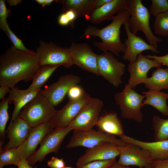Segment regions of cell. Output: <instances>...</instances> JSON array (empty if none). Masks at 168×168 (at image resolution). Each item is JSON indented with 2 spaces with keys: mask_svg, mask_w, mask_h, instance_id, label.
<instances>
[{
  "mask_svg": "<svg viewBox=\"0 0 168 168\" xmlns=\"http://www.w3.org/2000/svg\"><path fill=\"white\" fill-rule=\"evenodd\" d=\"M47 166L50 168H64L65 163L63 158L53 156L47 161Z\"/></svg>",
  "mask_w": 168,
  "mask_h": 168,
  "instance_id": "38",
  "label": "cell"
},
{
  "mask_svg": "<svg viewBox=\"0 0 168 168\" xmlns=\"http://www.w3.org/2000/svg\"><path fill=\"white\" fill-rule=\"evenodd\" d=\"M149 10L150 15L156 17L160 14L168 10V1L152 0L151 4Z\"/></svg>",
  "mask_w": 168,
  "mask_h": 168,
  "instance_id": "33",
  "label": "cell"
},
{
  "mask_svg": "<svg viewBox=\"0 0 168 168\" xmlns=\"http://www.w3.org/2000/svg\"><path fill=\"white\" fill-rule=\"evenodd\" d=\"M92 97L86 92L80 98L69 99L60 110H57L51 121L55 128L68 126Z\"/></svg>",
  "mask_w": 168,
  "mask_h": 168,
  "instance_id": "14",
  "label": "cell"
},
{
  "mask_svg": "<svg viewBox=\"0 0 168 168\" xmlns=\"http://www.w3.org/2000/svg\"><path fill=\"white\" fill-rule=\"evenodd\" d=\"M125 64L119 61L110 52H104L98 55V68L100 75L115 87L122 83V77Z\"/></svg>",
  "mask_w": 168,
  "mask_h": 168,
  "instance_id": "9",
  "label": "cell"
},
{
  "mask_svg": "<svg viewBox=\"0 0 168 168\" xmlns=\"http://www.w3.org/2000/svg\"><path fill=\"white\" fill-rule=\"evenodd\" d=\"M144 84L145 87L149 90L168 89V68H157Z\"/></svg>",
  "mask_w": 168,
  "mask_h": 168,
  "instance_id": "26",
  "label": "cell"
},
{
  "mask_svg": "<svg viewBox=\"0 0 168 168\" xmlns=\"http://www.w3.org/2000/svg\"><path fill=\"white\" fill-rule=\"evenodd\" d=\"M154 141L168 139V119L154 115L152 118Z\"/></svg>",
  "mask_w": 168,
  "mask_h": 168,
  "instance_id": "28",
  "label": "cell"
},
{
  "mask_svg": "<svg viewBox=\"0 0 168 168\" xmlns=\"http://www.w3.org/2000/svg\"><path fill=\"white\" fill-rule=\"evenodd\" d=\"M85 92L81 87L76 85L70 88L67 94L69 99L75 100L81 97Z\"/></svg>",
  "mask_w": 168,
  "mask_h": 168,
  "instance_id": "37",
  "label": "cell"
},
{
  "mask_svg": "<svg viewBox=\"0 0 168 168\" xmlns=\"http://www.w3.org/2000/svg\"><path fill=\"white\" fill-rule=\"evenodd\" d=\"M118 146L104 142L86 150L84 154L78 159L76 166L96 161L109 160L116 158L119 155Z\"/></svg>",
  "mask_w": 168,
  "mask_h": 168,
  "instance_id": "19",
  "label": "cell"
},
{
  "mask_svg": "<svg viewBox=\"0 0 168 168\" xmlns=\"http://www.w3.org/2000/svg\"><path fill=\"white\" fill-rule=\"evenodd\" d=\"M112 0H95V9L99 8L108 2Z\"/></svg>",
  "mask_w": 168,
  "mask_h": 168,
  "instance_id": "42",
  "label": "cell"
},
{
  "mask_svg": "<svg viewBox=\"0 0 168 168\" xmlns=\"http://www.w3.org/2000/svg\"><path fill=\"white\" fill-rule=\"evenodd\" d=\"M167 99H168V93L167 94Z\"/></svg>",
  "mask_w": 168,
  "mask_h": 168,
  "instance_id": "49",
  "label": "cell"
},
{
  "mask_svg": "<svg viewBox=\"0 0 168 168\" xmlns=\"http://www.w3.org/2000/svg\"><path fill=\"white\" fill-rule=\"evenodd\" d=\"M18 168H37L36 167H33L30 165L26 160L25 159H22L19 164L17 166Z\"/></svg>",
  "mask_w": 168,
  "mask_h": 168,
  "instance_id": "43",
  "label": "cell"
},
{
  "mask_svg": "<svg viewBox=\"0 0 168 168\" xmlns=\"http://www.w3.org/2000/svg\"><path fill=\"white\" fill-rule=\"evenodd\" d=\"M104 142H108L118 146H124L126 143L115 136L100 130L92 128L86 131L74 130L73 134L66 146L67 148L83 147L90 148Z\"/></svg>",
  "mask_w": 168,
  "mask_h": 168,
  "instance_id": "7",
  "label": "cell"
},
{
  "mask_svg": "<svg viewBox=\"0 0 168 168\" xmlns=\"http://www.w3.org/2000/svg\"><path fill=\"white\" fill-rule=\"evenodd\" d=\"M118 148L120 152L118 162L123 166H135L144 168L153 160L148 151L136 145L126 143L124 146H118Z\"/></svg>",
  "mask_w": 168,
  "mask_h": 168,
  "instance_id": "13",
  "label": "cell"
},
{
  "mask_svg": "<svg viewBox=\"0 0 168 168\" xmlns=\"http://www.w3.org/2000/svg\"><path fill=\"white\" fill-rule=\"evenodd\" d=\"M4 31L13 44V46L16 49L23 51L29 50L26 47L22 41L18 38L11 30L8 24L7 25Z\"/></svg>",
  "mask_w": 168,
  "mask_h": 168,
  "instance_id": "35",
  "label": "cell"
},
{
  "mask_svg": "<svg viewBox=\"0 0 168 168\" xmlns=\"http://www.w3.org/2000/svg\"><path fill=\"white\" fill-rule=\"evenodd\" d=\"M57 111L54 106L39 91L21 109L18 116L33 128L51 121Z\"/></svg>",
  "mask_w": 168,
  "mask_h": 168,
  "instance_id": "4",
  "label": "cell"
},
{
  "mask_svg": "<svg viewBox=\"0 0 168 168\" xmlns=\"http://www.w3.org/2000/svg\"><path fill=\"white\" fill-rule=\"evenodd\" d=\"M72 129L69 126L54 128L41 141L39 149L26 160L28 164L33 166L37 162H41L48 154L57 153L67 134Z\"/></svg>",
  "mask_w": 168,
  "mask_h": 168,
  "instance_id": "8",
  "label": "cell"
},
{
  "mask_svg": "<svg viewBox=\"0 0 168 168\" xmlns=\"http://www.w3.org/2000/svg\"><path fill=\"white\" fill-rule=\"evenodd\" d=\"M109 168H132L128 166H123L119 163L118 162L115 161L110 167ZM138 168H142L138 167Z\"/></svg>",
  "mask_w": 168,
  "mask_h": 168,
  "instance_id": "44",
  "label": "cell"
},
{
  "mask_svg": "<svg viewBox=\"0 0 168 168\" xmlns=\"http://www.w3.org/2000/svg\"><path fill=\"white\" fill-rule=\"evenodd\" d=\"M56 1L62 5V12L69 9L74 11L77 17L89 16L95 9V0H59Z\"/></svg>",
  "mask_w": 168,
  "mask_h": 168,
  "instance_id": "24",
  "label": "cell"
},
{
  "mask_svg": "<svg viewBox=\"0 0 168 168\" xmlns=\"http://www.w3.org/2000/svg\"><path fill=\"white\" fill-rule=\"evenodd\" d=\"M103 102L97 98H92L68 126L72 130L86 131L96 126Z\"/></svg>",
  "mask_w": 168,
  "mask_h": 168,
  "instance_id": "10",
  "label": "cell"
},
{
  "mask_svg": "<svg viewBox=\"0 0 168 168\" xmlns=\"http://www.w3.org/2000/svg\"><path fill=\"white\" fill-rule=\"evenodd\" d=\"M96 126L99 130L110 135L119 137L124 134L122 125L115 113H109L99 117Z\"/></svg>",
  "mask_w": 168,
  "mask_h": 168,
  "instance_id": "23",
  "label": "cell"
},
{
  "mask_svg": "<svg viewBox=\"0 0 168 168\" xmlns=\"http://www.w3.org/2000/svg\"><path fill=\"white\" fill-rule=\"evenodd\" d=\"M119 137L126 143L133 144L147 150L152 155L153 160L168 159V139L147 142L138 140L125 134Z\"/></svg>",
  "mask_w": 168,
  "mask_h": 168,
  "instance_id": "20",
  "label": "cell"
},
{
  "mask_svg": "<svg viewBox=\"0 0 168 168\" xmlns=\"http://www.w3.org/2000/svg\"><path fill=\"white\" fill-rule=\"evenodd\" d=\"M153 28L155 34L164 36H168V10L155 17Z\"/></svg>",
  "mask_w": 168,
  "mask_h": 168,
  "instance_id": "31",
  "label": "cell"
},
{
  "mask_svg": "<svg viewBox=\"0 0 168 168\" xmlns=\"http://www.w3.org/2000/svg\"><path fill=\"white\" fill-rule=\"evenodd\" d=\"M73 64L82 69L100 76L98 68V55L90 45L83 43H72L69 47Z\"/></svg>",
  "mask_w": 168,
  "mask_h": 168,
  "instance_id": "11",
  "label": "cell"
},
{
  "mask_svg": "<svg viewBox=\"0 0 168 168\" xmlns=\"http://www.w3.org/2000/svg\"><path fill=\"white\" fill-rule=\"evenodd\" d=\"M55 126L51 121L42 124L33 128L27 138L17 148L21 159L27 160L36 151V149L44 137Z\"/></svg>",
  "mask_w": 168,
  "mask_h": 168,
  "instance_id": "17",
  "label": "cell"
},
{
  "mask_svg": "<svg viewBox=\"0 0 168 168\" xmlns=\"http://www.w3.org/2000/svg\"><path fill=\"white\" fill-rule=\"evenodd\" d=\"M0 87V99L2 100L5 98L6 94L9 93L11 88L7 85H2Z\"/></svg>",
  "mask_w": 168,
  "mask_h": 168,
  "instance_id": "41",
  "label": "cell"
},
{
  "mask_svg": "<svg viewBox=\"0 0 168 168\" xmlns=\"http://www.w3.org/2000/svg\"><path fill=\"white\" fill-rule=\"evenodd\" d=\"M59 66L50 65L41 66L29 87L35 90L41 89V87Z\"/></svg>",
  "mask_w": 168,
  "mask_h": 168,
  "instance_id": "27",
  "label": "cell"
},
{
  "mask_svg": "<svg viewBox=\"0 0 168 168\" xmlns=\"http://www.w3.org/2000/svg\"><path fill=\"white\" fill-rule=\"evenodd\" d=\"M32 128L25 120L17 116L11 121L6 130L9 141L0 150L17 148L26 140Z\"/></svg>",
  "mask_w": 168,
  "mask_h": 168,
  "instance_id": "18",
  "label": "cell"
},
{
  "mask_svg": "<svg viewBox=\"0 0 168 168\" xmlns=\"http://www.w3.org/2000/svg\"><path fill=\"white\" fill-rule=\"evenodd\" d=\"M40 90L33 89L29 87L21 90L15 87L11 88L8 97L9 102L14 105L11 121L18 116L21 109L38 94Z\"/></svg>",
  "mask_w": 168,
  "mask_h": 168,
  "instance_id": "22",
  "label": "cell"
},
{
  "mask_svg": "<svg viewBox=\"0 0 168 168\" xmlns=\"http://www.w3.org/2000/svg\"><path fill=\"white\" fill-rule=\"evenodd\" d=\"M116 161V158L102 161H96L76 166V168H109Z\"/></svg>",
  "mask_w": 168,
  "mask_h": 168,
  "instance_id": "34",
  "label": "cell"
},
{
  "mask_svg": "<svg viewBox=\"0 0 168 168\" xmlns=\"http://www.w3.org/2000/svg\"><path fill=\"white\" fill-rule=\"evenodd\" d=\"M128 20L124 24L127 38L124 43L126 49L122 58L129 63L132 62L136 60L138 54L144 51L148 50L153 53H159L157 48L148 44L142 38L131 32Z\"/></svg>",
  "mask_w": 168,
  "mask_h": 168,
  "instance_id": "16",
  "label": "cell"
},
{
  "mask_svg": "<svg viewBox=\"0 0 168 168\" xmlns=\"http://www.w3.org/2000/svg\"><path fill=\"white\" fill-rule=\"evenodd\" d=\"M36 52L39 56L40 66L62 65L69 68L73 65L69 48L63 47L52 41H39Z\"/></svg>",
  "mask_w": 168,
  "mask_h": 168,
  "instance_id": "6",
  "label": "cell"
},
{
  "mask_svg": "<svg viewBox=\"0 0 168 168\" xmlns=\"http://www.w3.org/2000/svg\"><path fill=\"white\" fill-rule=\"evenodd\" d=\"M163 65L155 59L146 57L141 53L138 55L136 60L130 62L127 69L130 74L128 84L132 88L141 83H144L148 77L147 73L152 68H159Z\"/></svg>",
  "mask_w": 168,
  "mask_h": 168,
  "instance_id": "15",
  "label": "cell"
},
{
  "mask_svg": "<svg viewBox=\"0 0 168 168\" xmlns=\"http://www.w3.org/2000/svg\"><path fill=\"white\" fill-rule=\"evenodd\" d=\"M145 56L150 59H155L163 65H166L168 68V54L162 56L147 55Z\"/></svg>",
  "mask_w": 168,
  "mask_h": 168,
  "instance_id": "40",
  "label": "cell"
},
{
  "mask_svg": "<svg viewBox=\"0 0 168 168\" xmlns=\"http://www.w3.org/2000/svg\"><path fill=\"white\" fill-rule=\"evenodd\" d=\"M77 18L76 13L74 11L69 9L59 15L58 22V24L61 26L70 25L72 28L74 26L75 21Z\"/></svg>",
  "mask_w": 168,
  "mask_h": 168,
  "instance_id": "32",
  "label": "cell"
},
{
  "mask_svg": "<svg viewBox=\"0 0 168 168\" xmlns=\"http://www.w3.org/2000/svg\"><path fill=\"white\" fill-rule=\"evenodd\" d=\"M40 67L36 52L11 46L0 57V86L13 88L21 81H32Z\"/></svg>",
  "mask_w": 168,
  "mask_h": 168,
  "instance_id": "1",
  "label": "cell"
},
{
  "mask_svg": "<svg viewBox=\"0 0 168 168\" xmlns=\"http://www.w3.org/2000/svg\"><path fill=\"white\" fill-rule=\"evenodd\" d=\"M35 1L39 4L41 5L43 7H45L44 0H36Z\"/></svg>",
  "mask_w": 168,
  "mask_h": 168,
  "instance_id": "45",
  "label": "cell"
},
{
  "mask_svg": "<svg viewBox=\"0 0 168 168\" xmlns=\"http://www.w3.org/2000/svg\"><path fill=\"white\" fill-rule=\"evenodd\" d=\"M144 168H168V159L153 160L150 165Z\"/></svg>",
  "mask_w": 168,
  "mask_h": 168,
  "instance_id": "39",
  "label": "cell"
},
{
  "mask_svg": "<svg viewBox=\"0 0 168 168\" xmlns=\"http://www.w3.org/2000/svg\"><path fill=\"white\" fill-rule=\"evenodd\" d=\"M128 0H112L99 8L95 9L86 17L91 22L99 24L108 20L115 13L127 9Z\"/></svg>",
  "mask_w": 168,
  "mask_h": 168,
  "instance_id": "21",
  "label": "cell"
},
{
  "mask_svg": "<svg viewBox=\"0 0 168 168\" xmlns=\"http://www.w3.org/2000/svg\"><path fill=\"white\" fill-rule=\"evenodd\" d=\"M127 9H125L110 17L109 20H112L109 25L99 29L92 25H89L84 29L80 38L84 37H97L101 41H93V45L104 52L109 51L117 56H119L121 52L124 53L126 47L121 41L120 29L123 25L130 16Z\"/></svg>",
  "mask_w": 168,
  "mask_h": 168,
  "instance_id": "2",
  "label": "cell"
},
{
  "mask_svg": "<svg viewBox=\"0 0 168 168\" xmlns=\"http://www.w3.org/2000/svg\"><path fill=\"white\" fill-rule=\"evenodd\" d=\"M21 159L17 148L0 150V168H3L5 165L12 164L17 167Z\"/></svg>",
  "mask_w": 168,
  "mask_h": 168,
  "instance_id": "30",
  "label": "cell"
},
{
  "mask_svg": "<svg viewBox=\"0 0 168 168\" xmlns=\"http://www.w3.org/2000/svg\"><path fill=\"white\" fill-rule=\"evenodd\" d=\"M127 9L130 15L128 20L131 32L136 35L138 31L143 32L149 44L157 48L162 39L155 36L150 24V13L141 0H128Z\"/></svg>",
  "mask_w": 168,
  "mask_h": 168,
  "instance_id": "3",
  "label": "cell"
},
{
  "mask_svg": "<svg viewBox=\"0 0 168 168\" xmlns=\"http://www.w3.org/2000/svg\"><path fill=\"white\" fill-rule=\"evenodd\" d=\"M81 82L78 76L73 74L62 75L55 82L41 89L40 93L45 97L54 107L63 100L72 86Z\"/></svg>",
  "mask_w": 168,
  "mask_h": 168,
  "instance_id": "12",
  "label": "cell"
},
{
  "mask_svg": "<svg viewBox=\"0 0 168 168\" xmlns=\"http://www.w3.org/2000/svg\"><path fill=\"white\" fill-rule=\"evenodd\" d=\"M9 101L8 97L2 100L0 103V146L2 147L6 139V127L9 119L8 112Z\"/></svg>",
  "mask_w": 168,
  "mask_h": 168,
  "instance_id": "29",
  "label": "cell"
},
{
  "mask_svg": "<svg viewBox=\"0 0 168 168\" xmlns=\"http://www.w3.org/2000/svg\"><path fill=\"white\" fill-rule=\"evenodd\" d=\"M146 99L143 102V106L145 105H150L163 115L168 116V105L166 103L167 94L160 91L149 90L142 92Z\"/></svg>",
  "mask_w": 168,
  "mask_h": 168,
  "instance_id": "25",
  "label": "cell"
},
{
  "mask_svg": "<svg viewBox=\"0 0 168 168\" xmlns=\"http://www.w3.org/2000/svg\"><path fill=\"white\" fill-rule=\"evenodd\" d=\"M10 13V10L8 9L6 5L5 1L0 0V29L4 31L8 24L7 19Z\"/></svg>",
  "mask_w": 168,
  "mask_h": 168,
  "instance_id": "36",
  "label": "cell"
},
{
  "mask_svg": "<svg viewBox=\"0 0 168 168\" xmlns=\"http://www.w3.org/2000/svg\"><path fill=\"white\" fill-rule=\"evenodd\" d=\"M64 168H73L72 167L68 166H65Z\"/></svg>",
  "mask_w": 168,
  "mask_h": 168,
  "instance_id": "47",
  "label": "cell"
},
{
  "mask_svg": "<svg viewBox=\"0 0 168 168\" xmlns=\"http://www.w3.org/2000/svg\"><path fill=\"white\" fill-rule=\"evenodd\" d=\"M145 98V95L138 93L128 84L125 85L122 91L114 96L116 103L119 106L121 117L138 123L143 120L141 109Z\"/></svg>",
  "mask_w": 168,
  "mask_h": 168,
  "instance_id": "5",
  "label": "cell"
},
{
  "mask_svg": "<svg viewBox=\"0 0 168 168\" xmlns=\"http://www.w3.org/2000/svg\"><path fill=\"white\" fill-rule=\"evenodd\" d=\"M15 168L14 167H10V168Z\"/></svg>",
  "mask_w": 168,
  "mask_h": 168,
  "instance_id": "48",
  "label": "cell"
},
{
  "mask_svg": "<svg viewBox=\"0 0 168 168\" xmlns=\"http://www.w3.org/2000/svg\"><path fill=\"white\" fill-rule=\"evenodd\" d=\"M54 1L53 0H44L45 6L46 5H49Z\"/></svg>",
  "mask_w": 168,
  "mask_h": 168,
  "instance_id": "46",
  "label": "cell"
}]
</instances>
